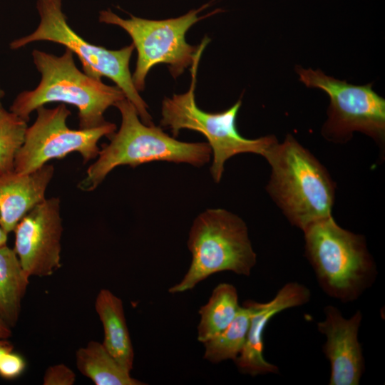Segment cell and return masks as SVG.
Returning a JSON list of instances; mask_svg holds the SVG:
<instances>
[{
    "label": "cell",
    "instance_id": "1",
    "mask_svg": "<svg viewBox=\"0 0 385 385\" xmlns=\"http://www.w3.org/2000/svg\"><path fill=\"white\" fill-rule=\"evenodd\" d=\"M32 57L41 81L35 89L20 93L10 107L11 112L26 122L38 108L60 102L78 108L80 129H91L106 123V111L125 98L117 86L106 85L81 71L68 48L60 56L35 49Z\"/></svg>",
    "mask_w": 385,
    "mask_h": 385
},
{
    "label": "cell",
    "instance_id": "2",
    "mask_svg": "<svg viewBox=\"0 0 385 385\" xmlns=\"http://www.w3.org/2000/svg\"><path fill=\"white\" fill-rule=\"evenodd\" d=\"M272 168L267 190L290 223L302 231L332 216L335 184L325 168L292 135L265 156Z\"/></svg>",
    "mask_w": 385,
    "mask_h": 385
},
{
    "label": "cell",
    "instance_id": "3",
    "mask_svg": "<svg viewBox=\"0 0 385 385\" xmlns=\"http://www.w3.org/2000/svg\"><path fill=\"white\" fill-rule=\"evenodd\" d=\"M121 115V124L117 133L103 145L98 158L89 166L86 176L78 188L92 191L115 168L138 165L152 161L188 163L196 167L210 160L212 150L207 143H186L170 137L154 124L143 123L133 104L126 98L114 106Z\"/></svg>",
    "mask_w": 385,
    "mask_h": 385
},
{
    "label": "cell",
    "instance_id": "4",
    "mask_svg": "<svg viewBox=\"0 0 385 385\" xmlns=\"http://www.w3.org/2000/svg\"><path fill=\"white\" fill-rule=\"evenodd\" d=\"M303 232L306 256L328 296L351 302L374 282L376 267L363 235L341 227L332 215Z\"/></svg>",
    "mask_w": 385,
    "mask_h": 385
},
{
    "label": "cell",
    "instance_id": "5",
    "mask_svg": "<svg viewBox=\"0 0 385 385\" xmlns=\"http://www.w3.org/2000/svg\"><path fill=\"white\" fill-rule=\"evenodd\" d=\"M209 41L205 38L199 45L197 53L191 65V83L189 90L183 94L165 98L162 104L160 125L170 129L173 136L182 129L195 130L203 134L211 148L213 160L210 173L219 183L225 163L240 153H255L265 158L272 145L277 142L274 135L256 139L242 136L236 127V118L242 101H237L229 109L220 113H207L200 109L195 102V88L198 64L203 50Z\"/></svg>",
    "mask_w": 385,
    "mask_h": 385
},
{
    "label": "cell",
    "instance_id": "6",
    "mask_svg": "<svg viewBox=\"0 0 385 385\" xmlns=\"http://www.w3.org/2000/svg\"><path fill=\"white\" fill-rule=\"evenodd\" d=\"M192 255L183 279L169 289L177 294L193 289L209 276L222 271L249 276L257 262L245 222L223 209H209L194 220L188 240Z\"/></svg>",
    "mask_w": 385,
    "mask_h": 385
},
{
    "label": "cell",
    "instance_id": "7",
    "mask_svg": "<svg viewBox=\"0 0 385 385\" xmlns=\"http://www.w3.org/2000/svg\"><path fill=\"white\" fill-rule=\"evenodd\" d=\"M61 0H38L36 3L41 21L31 34L15 39L10 48L16 50L39 41H50L63 46L76 54L85 73L97 79L103 76L113 81L137 110L141 121L153 124L148 106L134 86L129 63L133 44L118 50H109L86 41L68 25L63 13Z\"/></svg>",
    "mask_w": 385,
    "mask_h": 385
},
{
    "label": "cell",
    "instance_id": "8",
    "mask_svg": "<svg viewBox=\"0 0 385 385\" xmlns=\"http://www.w3.org/2000/svg\"><path fill=\"white\" fill-rule=\"evenodd\" d=\"M209 5L206 4L182 16L165 20L145 19L133 15L130 19H124L110 9L100 12V22L121 27L133 40L138 58L132 78L138 91L144 89L145 78L150 69L158 63L168 64L174 78L179 76L188 66L192 65L199 46L188 44L185 41V34L200 19L221 11L217 9L199 17L197 14Z\"/></svg>",
    "mask_w": 385,
    "mask_h": 385
},
{
    "label": "cell",
    "instance_id": "9",
    "mask_svg": "<svg viewBox=\"0 0 385 385\" xmlns=\"http://www.w3.org/2000/svg\"><path fill=\"white\" fill-rule=\"evenodd\" d=\"M37 117L26 128L24 143L16 153L14 171L26 174L35 171L53 159H62L77 152L86 163L98 157V143L109 138L116 130L114 123H106L91 129H71L66 120L71 115L64 103L53 108L43 106L36 110Z\"/></svg>",
    "mask_w": 385,
    "mask_h": 385
},
{
    "label": "cell",
    "instance_id": "10",
    "mask_svg": "<svg viewBox=\"0 0 385 385\" xmlns=\"http://www.w3.org/2000/svg\"><path fill=\"white\" fill-rule=\"evenodd\" d=\"M299 80L309 88L326 92L330 98L328 119L322 133L335 142L347 141L360 131L382 145L385 135V100L372 84L355 86L325 75L322 71L297 66Z\"/></svg>",
    "mask_w": 385,
    "mask_h": 385
},
{
    "label": "cell",
    "instance_id": "11",
    "mask_svg": "<svg viewBox=\"0 0 385 385\" xmlns=\"http://www.w3.org/2000/svg\"><path fill=\"white\" fill-rule=\"evenodd\" d=\"M60 200L45 198L17 224L14 251L26 274L47 277L61 266L63 232Z\"/></svg>",
    "mask_w": 385,
    "mask_h": 385
},
{
    "label": "cell",
    "instance_id": "12",
    "mask_svg": "<svg viewBox=\"0 0 385 385\" xmlns=\"http://www.w3.org/2000/svg\"><path fill=\"white\" fill-rule=\"evenodd\" d=\"M324 320L318 331L327 340L323 352L330 363L329 385H358L364 371V359L358 340L362 314L358 310L350 318L343 317L332 305L324 307Z\"/></svg>",
    "mask_w": 385,
    "mask_h": 385
},
{
    "label": "cell",
    "instance_id": "13",
    "mask_svg": "<svg viewBox=\"0 0 385 385\" xmlns=\"http://www.w3.org/2000/svg\"><path fill=\"white\" fill-rule=\"evenodd\" d=\"M311 297L309 289L303 284L292 282L284 284L275 297L265 303L252 301L254 312L245 344L234 361L242 374L255 376L279 372L278 367L264 357L263 335L270 320L279 312L307 303Z\"/></svg>",
    "mask_w": 385,
    "mask_h": 385
},
{
    "label": "cell",
    "instance_id": "14",
    "mask_svg": "<svg viewBox=\"0 0 385 385\" xmlns=\"http://www.w3.org/2000/svg\"><path fill=\"white\" fill-rule=\"evenodd\" d=\"M53 173V166L48 164L26 174L14 170L0 173V226L7 234L46 198Z\"/></svg>",
    "mask_w": 385,
    "mask_h": 385
},
{
    "label": "cell",
    "instance_id": "15",
    "mask_svg": "<svg viewBox=\"0 0 385 385\" xmlns=\"http://www.w3.org/2000/svg\"><path fill=\"white\" fill-rule=\"evenodd\" d=\"M94 307L103 327L102 344L123 367L130 371L134 351L122 300L110 290L102 289L96 296Z\"/></svg>",
    "mask_w": 385,
    "mask_h": 385
},
{
    "label": "cell",
    "instance_id": "16",
    "mask_svg": "<svg viewBox=\"0 0 385 385\" xmlns=\"http://www.w3.org/2000/svg\"><path fill=\"white\" fill-rule=\"evenodd\" d=\"M78 371L96 385H142L133 378L130 371L123 367L106 350L102 343L90 341L76 352Z\"/></svg>",
    "mask_w": 385,
    "mask_h": 385
},
{
    "label": "cell",
    "instance_id": "17",
    "mask_svg": "<svg viewBox=\"0 0 385 385\" xmlns=\"http://www.w3.org/2000/svg\"><path fill=\"white\" fill-rule=\"evenodd\" d=\"M29 277L14 250L0 246V314L11 327L19 320Z\"/></svg>",
    "mask_w": 385,
    "mask_h": 385
},
{
    "label": "cell",
    "instance_id": "18",
    "mask_svg": "<svg viewBox=\"0 0 385 385\" xmlns=\"http://www.w3.org/2000/svg\"><path fill=\"white\" fill-rule=\"evenodd\" d=\"M235 287L229 283L219 284L208 302L199 310L197 340L204 343L222 332L233 320L240 309Z\"/></svg>",
    "mask_w": 385,
    "mask_h": 385
},
{
    "label": "cell",
    "instance_id": "19",
    "mask_svg": "<svg viewBox=\"0 0 385 385\" xmlns=\"http://www.w3.org/2000/svg\"><path fill=\"white\" fill-rule=\"evenodd\" d=\"M254 309L252 300L245 302L222 332L202 343L204 359L214 364L228 359L235 361L245 344Z\"/></svg>",
    "mask_w": 385,
    "mask_h": 385
},
{
    "label": "cell",
    "instance_id": "20",
    "mask_svg": "<svg viewBox=\"0 0 385 385\" xmlns=\"http://www.w3.org/2000/svg\"><path fill=\"white\" fill-rule=\"evenodd\" d=\"M27 122L10 111L0 109V173L14 170V160L21 147Z\"/></svg>",
    "mask_w": 385,
    "mask_h": 385
},
{
    "label": "cell",
    "instance_id": "21",
    "mask_svg": "<svg viewBox=\"0 0 385 385\" xmlns=\"http://www.w3.org/2000/svg\"><path fill=\"white\" fill-rule=\"evenodd\" d=\"M75 381L76 374L63 364L50 366L43 376V385H73Z\"/></svg>",
    "mask_w": 385,
    "mask_h": 385
},
{
    "label": "cell",
    "instance_id": "22",
    "mask_svg": "<svg viewBox=\"0 0 385 385\" xmlns=\"http://www.w3.org/2000/svg\"><path fill=\"white\" fill-rule=\"evenodd\" d=\"M26 368L24 359L19 354L11 351L6 354L0 361V376L6 379L19 376Z\"/></svg>",
    "mask_w": 385,
    "mask_h": 385
},
{
    "label": "cell",
    "instance_id": "23",
    "mask_svg": "<svg viewBox=\"0 0 385 385\" xmlns=\"http://www.w3.org/2000/svg\"><path fill=\"white\" fill-rule=\"evenodd\" d=\"M11 327L0 314V340L8 339L11 336Z\"/></svg>",
    "mask_w": 385,
    "mask_h": 385
},
{
    "label": "cell",
    "instance_id": "24",
    "mask_svg": "<svg viewBox=\"0 0 385 385\" xmlns=\"http://www.w3.org/2000/svg\"><path fill=\"white\" fill-rule=\"evenodd\" d=\"M13 351L12 344L7 339L0 340V361L8 352Z\"/></svg>",
    "mask_w": 385,
    "mask_h": 385
},
{
    "label": "cell",
    "instance_id": "25",
    "mask_svg": "<svg viewBox=\"0 0 385 385\" xmlns=\"http://www.w3.org/2000/svg\"><path fill=\"white\" fill-rule=\"evenodd\" d=\"M7 235L0 226V246L6 245Z\"/></svg>",
    "mask_w": 385,
    "mask_h": 385
},
{
    "label": "cell",
    "instance_id": "26",
    "mask_svg": "<svg viewBox=\"0 0 385 385\" xmlns=\"http://www.w3.org/2000/svg\"><path fill=\"white\" fill-rule=\"evenodd\" d=\"M4 91L0 87V109L3 108L1 100L4 97Z\"/></svg>",
    "mask_w": 385,
    "mask_h": 385
}]
</instances>
